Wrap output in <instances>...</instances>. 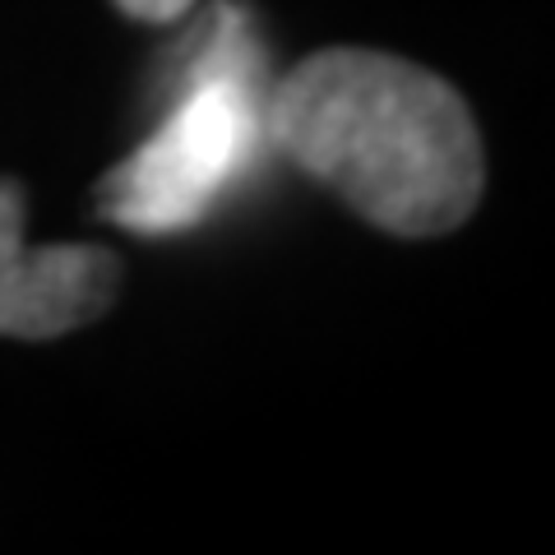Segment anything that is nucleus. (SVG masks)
Here are the masks:
<instances>
[{
    "instance_id": "f257e3e1",
    "label": "nucleus",
    "mask_w": 555,
    "mask_h": 555,
    "mask_svg": "<svg viewBox=\"0 0 555 555\" xmlns=\"http://www.w3.org/2000/svg\"><path fill=\"white\" fill-rule=\"evenodd\" d=\"M269 144L393 236L473 218L486 153L463 93L389 51L328 47L269 89Z\"/></svg>"
},
{
    "instance_id": "f03ea898",
    "label": "nucleus",
    "mask_w": 555,
    "mask_h": 555,
    "mask_svg": "<svg viewBox=\"0 0 555 555\" xmlns=\"http://www.w3.org/2000/svg\"><path fill=\"white\" fill-rule=\"evenodd\" d=\"M181 98L126 163L98 181V214L139 236L185 232L246 177L269 139L264 42L246 5L208 10Z\"/></svg>"
},
{
    "instance_id": "7ed1b4c3",
    "label": "nucleus",
    "mask_w": 555,
    "mask_h": 555,
    "mask_svg": "<svg viewBox=\"0 0 555 555\" xmlns=\"http://www.w3.org/2000/svg\"><path fill=\"white\" fill-rule=\"evenodd\" d=\"M28 195L14 177H0V334L61 338L107 315L120 292V259L107 246H33Z\"/></svg>"
},
{
    "instance_id": "20e7f679",
    "label": "nucleus",
    "mask_w": 555,
    "mask_h": 555,
    "mask_svg": "<svg viewBox=\"0 0 555 555\" xmlns=\"http://www.w3.org/2000/svg\"><path fill=\"white\" fill-rule=\"evenodd\" d=\"M120 14H130V20H144V24H171L190 14L199 5V0H116Z\"/></svg>"
}]
</instances>
